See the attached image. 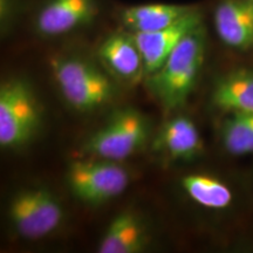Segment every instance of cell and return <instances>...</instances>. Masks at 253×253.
<instances>
[{"mask_svg": "<svg viewBox=\"0 0 253 253\" xmlns=\"http://www.w3.org/2000/svg\"><path fill=\"white\" fill-rule=\"evenodd\" d=\"M209 32L203 24L190 32L162 67L147 77L150 93L167 110L181 108L197 86L207 62Z\"/></svg>", "mask_w": 253, "mask_h": 253, "instance_id": "obj_1", "label": "cell"}, {"mask_svg": "<svg viewBox=\"0 0 253 253\" xmlns=\"http://www.w3.org/2000/svg\"><path fill=\"white\" fill-rule=\"evenodd\" d=\"M52 68L63 99L78 112H94L115 97L112 75L88 60L75 56L58 58L53 60Z\"/></svg>", "mask_w": 253, "mask_h": 253, "instance_id": "obj_2", "label": "cell"}, {"mask_svg": "<svg viewBox=\"0 0 253 253\" xmlns=\"http://www.w3.org/2000/svg\"><path fill=\"white\" fill-rule=\"evenodd\" d=\"M149 135V123L143 114L125 107L87 138L82 150L91 157L121 162L140 150Z\"/></svg>", "mask_w": 253, "mask_h": 253, "instance_id": "obj_3", "label": "cell"}, {"mask_svg": "<svg viewBox=\"0 0 253 253\" xmlns=\"http://www.w3.org/2000/svg\"><path fill=\"white\" fill-rule=\"evenodd\" d=\"M41 109L33 89L23 79L4 81L0 87V145L15 149L37 134Z\"/></svg>", "mask_w": 253, "mask_h": 253, "instance_id": "obj_4", "label": "cell"}, {"mask_svg": "<svg viewBox=\"0 0 253 253\" xmlns=\"http://www.w3.org/2000/svg\"><path fill=\"white\" fill-rule=\"evenodd\" d=\"M67 183L79 201L100 205L123 194L130 183V173L119 162L94 157L72 162Z\"/></svg>", "mask_w": 253, "mask_h": 253, "instance_id": "obj_5", "label": "cell"}, {"mask_svg": "<svg viewBox=\"0 0 253 253\" xmlns=\"http://www.w3.org/2000/svg\"><path fill=\"white\" fill-rule=\"evenodd\" d=\"M8 216L14 230L28 240L45 238L61 225L65 212L55 196L45 189H25L9 203Z\"/></svg>", "mask_w": 253, "mask_h": 253, "instance_id": "obj_6", "label": "cell"}, {"mask_svg": "<svg viewBox=\"0 0 253 253\" xmlns=\"http://www.w3.org/2000/svg\"><path fill=\"white\" fill-rule=\"evenodd\" d=\"M208 108L216 118L229 113H253V59L245 58L213 75Z\"/></svg>", "mask_w": 253, "mask_h": 253, "instance_id": "obj_7", "label": "cell"}, {"mask_svg": "<svg viewBox=\"0 0 253 253\" xmlns=\"http://www.w3.org/2000/svg\"><path fill=\"white\" fill-rule=\"evenodd\" d=\"M211 24L224 48L253 59V2L251 0H214Z\"/></svg>", "mask_w": 253, "mask_h": 253, "instance_id": "obj_8", "label": "cell"}, {"mask_svg": "<svg viewBox=\"0 0 253 253\" xmlns=\"http://www.w3.org/2000/svg\"><path fill=\"white\" fill-rule=\"evenodd\" d=\"M181 186L196 207L213 216H232L243 205L242 190L221 173H189L181 179Z\"/></svg>", "mask_w": 253, "mask_h": 253, "instance_id": "obj_9", "label": "cell"}, {"mask_svg": "<svg viewBox=\"0 0 253 253\" xmlns=\"http://www.w3.org/2000/svg\"><path fill=\"white\" fill-rule=\"evenodd\" d=\"M203 24H205L203 9L196 6L184 17L166 28L147 33H132L143 56L145 77H149L162 67L183 38Z\"/></svg>", "mask_w": 253, "mask_h": 253, "instance_id": "obj_10", "label": "cell"}, {"mask_svg": "<svg viewBox=\"0 0 253 253\" xmlns=\"http://www.w3.org/2000/svg\"><path fill=\"white\" fill-rule=\"evenodd\" d=\"M97 13V0H47L34 26L40 36L59 37L93 23Z\"/></svg>", "mask_w": 253, "mask_h": 253, "instance_id": "obj_11", "label": "cell"}, {"mask_svg": "<svg viewBox=\"0 0 253 253\" xmlns=\"http://www.w3.org/2000/svg\"><path fill=\"white\" fill-rule=\"evenodd\" d=\"M103 67L116 80L135 84L145 77L143 56L131 32H116L104 39L97 49Z\"/></svg>", "mask_w": 253, "mask_h": 253, "instance_id": "obj_12", "label": "cell"}, {"mask_svg": "<svg viewBox=\"0 0 253 253\" xmlns=\"http://www.w3.org/2000/svg\"><path fill=\"white\" fill-rule=\"evenodd\" d=\"M153 150L171 160L194 161L205 153L198 126L188 116H177L161 126L153 142Z\"/></svg>", "mask_w": 253, "mask_h": 253, "instance_id": "obj_13", "label": "cell"}, {"mask_svg": "<svg viewBox=\"0 0 253 253\" xmlns=\"http://www.w3.org/2000/svg\"><path fill=\"white\" fill-rule=\"evenodd\" d=\"M218 149L230 158L253 156V113H229L217 116Z\"/></svg>", "mask_w": 253, "mask_h": 253, "instance_id": "obj_14", "label": "cell"}, {"mask_svg": "<svg viewBox=\"0 0 253 253\" xmlns=\"http://www.w3.org/2000/svg\"><path fill=\"white\" fill-rule=\"evenodd\" d=\"M195 7L194 5L179 4L136 5L123 9L120 20L131 33H147L170 26Z\"/></svg>", "mask_w": 253, "mask_h": 253, "instance_id": "obj_15", "label": "cell"}, {"mask_svg": "<svg viewBox=\"0 0 253 253\" xmlns=\"http://www.w3.org/2000/svg\"><path fill=\"white\" fill-rule=\"evenodd\" d=\"M149 242L147 230L132 212H122L113 218L99 245L100 253H137Z\"/></svg>", "mask_w": 253, "mask_h": 253, "instance_id": "obj_16", "label": "cell"}, {"mask_svg": "<svg viewBox=\"0 0 253 253\" xmlns=\"http://www.w3.org/2000/svg\"><path fill=\"white\" fill-rule=\"evenodd\" d=\"M1 28L2 31L6 30L7 25L13 17L14 13V0H1Z\"/></svg>", "mask_w": 253, "mask_h": 253, "instance_id": "obj_17", "label": "cell"}, {"mask_svg": "<svg viewBox=\"0 0 253 253\" xmlns=\"http://www.w3.org/2000/svg\"><path fill=\"white\" fill-rule=\"evenodd\" d=\"M252 183H253V177H252Z\"/></svg>", "mask_w": 253, "mask_h": 253, "instance_id": "obj_18", "label": "cell"}, {"mask_svg": "<svg viewBox=\"0 0 253 253\" xmlns=\"http://www.w3.org/2000/svg\"><path fill=\"white\" fill-rule=\"evenodd\" d=\"M251 1H252V2H253V0H251Z\"/></svg>", "mask_w": 253, "mask_h": 253, "instance_id": "obj_19", "label": "cell"}]
</instances>
